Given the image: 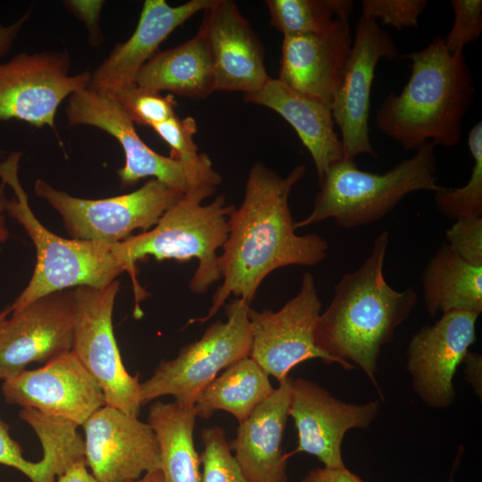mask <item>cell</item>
<instances>
[{"label":"cell","mask_w":482,"mask_h":482,"mask_svg":"<svg viewBox=\"0 0 482 482\" xmlns=\"http://www.w3.org/2000/svg\"><path fill=\"white\" fill-rule=\"evenodd\" d=\"M4 400L82 426L104 406V393L73 351L4 380Z\"/></svg>","instance_id":"15"},{"label":"cell","mask_w":482,"mask_h":482,"mask_svg":"<svg viewBox=\"0 0 482 482\" xmlns=\"http://www.w3.org/2000/svg\"><path fill=\"white\" fill-rule=\"evenodd\" d=\"M0 464L13 468L25 475L30 482H41L42 463L28 461L22 448L9 433V426L0 417Z\"/></svg>","instance_id":"37"},{"label":"cell","mask_w":482,"mask_h":482,"mask_svg":"<svg viewBox=\"0 0 482 482\" xmlns=\"http://www.w3.org/2000/svg\"><path fill=\"white\" fill-rule=\"evenodd\" d=\"M468 146L474 161L468 182L461 187L440 186L434 192L436 208L448 218L481 217L482 215V122L470 130Z\"/></svg>","instance_id":"31"},{"label":"cell","mask_w":482,"mask_h":482,"mask_svg":"<svg viewBox=\"0 0 482 482\" xmlns=\"http://www.w3.org/2000/svg\"><path fill=\"white\" fill-rule=\"evenodd\" d=\"M85 460L98 482H129L160 469V450L147 422L104 405L82 425Z\"/></svg>","instance_id":"16"},{"label":"cell","mask_w":482,"mask_h":482,"mask_svg":"<svg viewBox=\"0 0 482 482\" xmlns=\"http://www.w3.org/2000/svg\"><path fill=\"white\" fill-rule=\"evenodd\" d=\"M274 388L269 375L250 356L225 369L201 392L194 405L196 417L209 419L216 411L232 414L239 423L270 396Z\"/></svg>","instance_id":"27"},{"label":"cell","mask_w":482,"mask_h":482,"mask_svg":"<svg viewBox=\"0 0 482 482\" xmlns=\"http://www.w3.org/2000/svg\"><path fill=\"white\" fill-rule=\"evenodd\" d=\"M135 83L148 90L204 99L215 91L208 43L198 30L185 43L155 54L139 70Z\"/></svg>","instance_id":"24"},{"label":"cell","mask_w":482,"mask_h":482,"mask_svg":"<svg viewBox=\"0 0 482 482\" xmlns=\"http://www.w3.org/2000/svg\"><path fill=\"white\" fill-rule=\"evenodd\" d=\"M291 378L239 423L229 446L248 482H287V456L282 439L288 417Z\"/></svg>","instance_id":"22"},{"label":"cell","mask_w":482,"mask_h":482,"mask_svg":"<svg viewBox=\"0 0 482 482\" xmlns=\"http://www.w3.org/2000/svg\"><path fill=\"white\" fill-rule=\"evenodd\" d=\"M201 437L204 445L200 454L202 482H248L220 427L204 428Z\"/></svg>","instance_id":"32"},{"label":"cell","mask_w":482,"mask_h":482,"mask_svg":"<svg viewBox=\"0 0 482 482\" xmlns=\"http://www.w3.org/2000/svg\"><path fill=\"white\" fill-rule=\"evenodd\" d=\"M196 413L194 407L157 401L147 423L160 450V470L165 482H202L200 454L194 443Z\"/></svg>","instance_id":"26"},{"label":"cell","mask_w":482,"mask_h":482,"mask_svg":"<svg viewBox=\"0 0 482 482\" xmlns=\"http://www.w3.org/2000/svg\"><path fill=\"white\" fill-rule=\"evenodd\" d=\"M73 346V289L44 295L12 312L0 329V379L47 363Z\"/></svg>","instance_id":"14"},{"label":"cell","mask_w":482,"mask_h":482,"mask_svg":"<svg viewBox=\"0 0 482 482\" xmlns=\"http://www.w3.org/2000/svg\"><path fill=\"white\" fill-rule=\"evenodd\" d=\"M215 191L209 187L187 191L151 229L115 244L116 253L134 282V315L142 314L139 302L145 295L136 278L138 261L151 256L157 261L196 259L197 268L189 285L195 294L206 293L221 279L217 251L228 238L229 217L235 206L227 204L224 195L203 204Z\"/></svg>","instance_id":"4"},{"label":"cell","mask_w":482,"mask_h":482,"mask_svg":"<svg viewBox=\"0 0 482 482\" xmlns=\"http://www.w3.org/2000/svg\"><path fill=\"white\" fill-rule=\"evenodd\" d=\"M34 190L61 215L72 238L108 244L123 241L135 229H151L183 195L155 179L129 194L104 199L72 196L40 179Z\"/></svg>","instance_id":"8"},{"label":"cell","mask_w":482,"mask_h":482,"mask_svg":"<svg viewBox=\"0 0 482 482\" xmlns=\"http://www.w3.org/2000/svg\"><path fill=\"white\" fill-rule=\"evenodd\" d=\"M212 2L190 0L171 6L165 0H145L134 32L125 42L117 44L90 73L87 87L113 95L134 84L141 67L155 54L168 36Z\"/></svg>","instance_id":"21"},{"label":"cell","mask_w":482,"mask_h":482,"mask_svg":"<svg viewBox=\"0 0 482 482\" xmlns=\"http://www.w3.org/2000/svg\"><path fill=\"white\" fill-rule=\"evenodd\" d=\"M350 32L348 21L337 19L321 33L284 36L278 79L331 104L351 54Z\"/></svg>","instance_id":"20"},{"label":"cell","mask_w":482,"mask_h":482,"mask_svg":"<svg viewBox=\"0 0 482 482\" xmlns=\"http://www.w3.org/2000/svg\"><path fill=\"white\" fill-rule=\"evenodd\" d=\"M270 25L284 36L321 33L337 19L348 21L352 0H267Z\"/></svg>","instance_id":"29"},{"label":"cell","mask_w":482,"mask_h":482,"mask_svg":"<svg viewBox=\"0 0 482 482\" xmlns=\"http://www.w3.org/2000/svg\"><path fill=\"white\" fill-rule=\"evenodd\" d=\"M478 316L472 312H448L411 337L406 368L415 393L429 407L444 409L454 401L453 377L476 340Z\"/></svg>","instance_id":"17"},{"label":"cell","mask_w":482,"mask_h":482,"mask_svg":"<svg viewBox=\"0 0 482 482\" xmlns=\"http://www.w3.org/2000/svg\"><path fill=\"white\" fill-rule=\"evenodd\" d=\"M20 417L37 436L42 448V480L55 482L70 466L85 460V443L76 424L45 415L32 408H22Z\"/></svg>","instance_id":"28"},{"label":"cell","mask_w":482,"mask_h":482,"mask_svg":"<svg viewBox=\"0 0 482 482\" xmlns=\"http://www.w3.org/2000/svg\"><path fill=\"white\" fill-rule=\"evenodd\" d=\"M64 4L70 12L78 16L86 24L88 31L90 32V38L94 40L96 44L98 43L99 30L97 29V21L102 6L103 1H67Z\"/></svg>","instance_id":"38"},{"label":"cell","mask_w":482,"mask_h":482,"mask_svg":"<svg viewBox=\"0 0 482 482\" xmlns=\"http://www.w3.org/2000/svg\"><path fill=\"white\" fill-rule=\"evenodd\" d=\"M301 482H364L345 466L343 468H315L310 470Z\"/></svg>","instance_id":"39"},{"label":"cell","mask_w":482,"mask_h":482,"mask_svg":"<svg viewBox=\"0 0 482 482\" xmlns=\"http://www.w3.org/2000/svg\"><path fill=\"white\" fill-rule=\"evenodd\" d=\"M243 96L247 103L274 111L292 126L309 151L319 179L331 164L344 158L329 104L272 78L257 91Z\"/></svg>","instance_id":"23"},{"label":"cell","mask_w":482,"mask_h":482,"mask_svg":"<svg viewBox=\"0 0 482 482\" xmlns=\"http://www.w3.org/2000/svg\"><path fill=\"white\" fill-rule=\"evenodd\" d=\"M65 114L70 126L96 127L120 143L125 155L124 166L117 170L122 187L152 177L182 194L190 189L187 173L180 162L151 149L112 96L87 87L68 97Z\"/></svg>","instance_id":"13"},{"label":"cell","mask_w":482,"mask_h":482,"mask_svg":"<svg viewBox=\"0 0 482 482\" xmlns=\"http://www.w3.org/2000/svg\"><path fill=\"white\" fill-rule=\"evenodd\" d=\"M447 244L468 263L482 267V217L456 220L446 229Z\"/></svg>","instance_id":"36"},{"label":"cell","mask_w":482,"mask_h":482,"mask_svg":"<svg viewBox=\"0 0 482 482\" xmlns=\"http://www.w3.org/2000/svg\"><path fill=\"white\" fill-rule=\"evenodd\" d=\"M30 13L31 11L29 10L12 24L9 26H0V57L10 50L15 37L29 18Z\"/></svg>","instance_id":"41"},{"label":"cell","mask_w":482,"mask_h":482,"mask_svg":"<svg viewBox=\"0 0 482 482\" xmlns=\"http://www.w3.org/2000/svg\"><path fill=\"white\" fill-rule=\"evenodd\" d=\"M320 309L315 280L310 272L303 275L297 295L278 311L257 312L249 308L252 332L249 356L278 383L288 377L295 366L307 360L337 363L315 344L314 331Z\"/></svg>","instance_id":"11"},{"label":"cell","mask_w":482,"mask_h":482,"mask_svg":"<svg viewBox=\"0 0 482 482\" xmlns=\"http://www.w3.org/2000/svg\"><path fill=\"white\" fill-rule=\"evenodd\" d=\"M21 156V153H12L0 163V178L14 192L6 212L31 238L37 250V262L29 284L10 306L11 312H18L54 292L80 286L104 287L116 280L126 271L116 253V243L64 238L37 220L19 179Z\"/></svg>","instance_id":"6"},{"label":"cell","mask_w":482,"mask_h":482,"mask_svg":"<svg viewBox=\"0 0 482 482\" xmlns=\"http://www.w3.org/2000/svg\"><path fill=\"white\" fill-rule=\"evenodd\" d=\"M129 482H165L160 469L147 472L137 479Z\"/></svg>","instance_id":"44"},{"label":"cell","mask_w":482,"mask_h":482,"mask_svg":"<svg viewBox=\"0 0 482 482\" xmlns=\"http://www.w3.org/2000/svg\"><path fill=\"white\" fill-rule=\"evenodd\" d=\"M461 363L465 364L466 378L481 398L482 394V357L480 354L468 352Z\"/></svg>","instance_id":"40"},{"label":"cell","mask_w":482,"mask_h":482,"mask_svg":"<svg viewBox=\"0 0 482 482\" xmlns=\"http://www.w3.org/2000/svg\"><path fill=\"white\" fill-rule=\"evenodd\" d=\"M250 303L233 298L226 305L227 320L210 325L202 337L172 360H162L154 374L140 384L141 402L172 395L177 403L194 407L203 389L218 372L249 356L252 342Z\"/></svg>","instance_id":"7"},{"label":"cell","mask_w":482,"mask_h":482,"mask_svg":"<svg viewBox=\"0 0 482 482\" xmlns=\"http://www.w3.org/2000/svg\"><path fill=\"white\" fill-rule=\"evenodd\" d=\"M134 123L154 127L174 116L177 102L172 95L162 96L137 86L129 85L111 95Z\"/></svg>","instance_id":"33"},{"label":"cell","mask_w":482,"mask_h":482,"mask_svg":"<svg viewBox=\"0 0 482 482\" xmlns=\"http://www.w3.org/2000/svg\"><path fill=\"white\" fill-rule=\"evenodd\" d=\"M436 145L427 142L411 158L385 173L362 170L353 158L331 164L319 179L320 191L311 213L295 229L333 219L337 226L353 229L374 223L388 214L407 195L436 191Z\"/></svg>","instance_id":"5"},{"label":"cell","mask_w":482,"mask_h":482,"mask_svg":"<svg viewBox=\"0 0 482 482\" xmlns=\"http://www.w3.org/2000/svg\"><path fill=\"white\" fill-rule=\"evenodd\" d=\"M199 29L209 46L215 91L250 94L270 78L264 50L249 21L231 0H212Z\"/></svg>","instance_id":"19"},{"label":"cell","mask_w":482,"mask_h":482,"mask_svg":"<svg viewBox=\"0 0 482 482\" xmlns=\"http://www.w3.org/2000/svg\"><path fill=\"white\" fill-rule=\"evenodd\" d=\"M6 184L0 182V242H5L9 237V230L5 220V212L7 210L9 199L5 195Z\"/></svg>","instance_id":"43"},{"label":"cell","mask_w":482,"mask_h":482,"mask_svg":"<svg viewBox=\"0 0 482 482\" xmlns=\"http://www.w3.org/2000/svg\"><path fill=\"white\" fill-rule=\"evenodd\" d=\"M428 313L452 311L482 312V267L459 257L442 242L421 275Z\"/></svg>","instance_id":"25"},{"label":"cell","mask_w":482,"mask_h":482,"mask_svg":"<svg viewBox=\"0 0 482 482\" xmlns=\"http://www.w3.org/2000/svg\"><path fill=\"white\" fill-rule=\"evenodd\" d=\"M388 237L386 230L382 231L361 267L343 275L314 331L321 351L345 370L359 367L376 386L382 348L393 340L418 301L415 290L397 291L384 277Z\"/></svg>","instance_id":"2"},{"label":"cell","mask_w":482,"mask_h":482,"mask_svg":"<svg viewBox=\"0 0 482 482\" xmlns=\"http://www.w3.org/2000/svg\"><path fill=\"white\" fill-rule=\"evenodd\" d=\"M449 482H453V479H450Z\"/></svg>","instance_id":"46"},{"label":"cell","mask_w":482,"mask_h":482,"mask_svg":"<svg viewBox=\"0 0 482 482\" xmlns=\"http://www.w3.org/2000/svg\"><path fill=\"white\" fill-rule=\"evenodd\" d=\"M454 20L449 33L444 37L451 54L463 53L468 45L478 40L482 33V1L452 0Z\"/></svg>","instance_id":"34"},{"label":"cell","mask_w":482,"mask_h":482,"mask_svg":"<svg viewBox=\"0 0 482 482\" xmlns=\"http://www.w3.org/2000/svg\"><path fill=\"white\" fill-rule=\"evenodd\" d=\"M10 313H12L10 307H7L2 312H0V329L4 325V321L7 320V317Z\"/></svg>","instance_id":"45"},{"label":"cell","mask_w":482,"mask_h":482,"mask_svg":"<svg viewBox=\"0 0 482 482\" xmlns=\"http://www.w3.org/2000/svg\"><path fill=\"white\" fill-rule=\"evenodd\" d=\"M55 482H98L89 471L86 461L70 466L56 478Z\"/></svg>","instance_id":"42"},{"label":"cell","mask_w":482,"mask_h":482,"mask_svg":"<svg viewBox=\"0 0 482 482\" xmlns=\"http://www.w3.org/2000/svg\"><path fill=\"white\" fill-rule=\"evenodd\" d=\"M399 57L395 43L378 22L363 17L358 20L345 72L330 104L345 158L363 154L378 156L369 129L372 81L380 59Z\"/></svg>","instance_id":"12"},{"label":"cell","mask_w":482,"mask_h":482,"mask_svg":"<svg viewBox=\"0 0 482 482\" xmlns=\"http://www.w3.org/2000/svg\"><path fill=\"white\" fill-rule=\"evenodd\" d=\"M379 401L362 404L345 403L317 383L292 379L288 416L297 431V447L292 453L315 456L326 468L345 467L342 443L353 428H367L378 415Z\"/></svg>","instance_id":"18"},{"label":"cell","mask_w":482,"mask_h":482,"mask_svg":"<svg viewBox=\"0 0 482 482\" xmlns=\"http://www.w3.org/2000/svg\"><path fill=\"white\" fill-rule=\"evenodd\" d=\"M153 129L170 146V156L184 166L189 179V190L199 187L217 189L221 183V176L213 169L207 154L198 152L194 140L197 124L193 117L179 119L176 115Z\"/></svg>","instance_id":"30"},{"label":"cell","mask_w":482,"mask_h":482,"mask_svg":"<svg viewBox=\"0 0 482 482\" xmlns=\"http://www.w3.org/2000/svg\"><path fill=\"white\" fill-rule=\"evenodd\" d=\"M120 281L104 287L73 288L72 351L99 384L108 406L138 417L142 408L138 374L126 370L114 337L112 311Z\"/></svg>","instance_id":"9"},{"label":"cell","mask_w":482,"mask_h":482,"mask_svg":"<svg viewBox=\"0 0 482 482\" xmlns=\"http://www.w3.org/2000/svg\"><path fill=\"white\" fill-rule=\"evenodd\" d=\"M67 51L21 53L0 63V120H20L56 133L59 105L88 87L90 73H70Z\"/></svg>","instance_id":"10"},{"label":"cell","mask_w":482,"mask_h":482,"mask_svg":"<svg viewBox=\"0 0 482 482\" xmlns=\"http://www.w3.org/2000/svg\"><path fill=\"white\" fill-rule=\"evenodd\" d=\"M401 57L411 62V73L403 90L389 94L378 109V129L405 150L417 151L427 142L455 146L475 96L464 54H451L444 37H436Z\"/></svg>","instance_id":"3"},{"label":"cell","mask_w":482,"mask_h":482,"mask_svg":"<svg viewBox=\"0 0 482 482\" xmlns=\"http://www.w3.org/2000/svg\"><path fill=\"white\" fill-rule=\"evenodd\" d=\"M0 154H1V151H0Z\"/></svg>","instance_id":"47"},{"label":"cell","mask_w":482,"mask_h":482,"mask_svg":"<svg viewBox=\"0 0 482 482\" xmlns=\"http://www.w3.org/2000/svg\"><path fill=\"white\" fill-rule=\"evenodd\" d=\"M427 4L426 0H363L362 17L401 30L416 27Z\"/></svg>","instance_id":"35"},{"label":"cell","mask_w":482,"mask_h":482,"mask_svg":"<svg viewBox=\"0 0 482 482\" xmlns=\"http://www.w3.org/2000/svg\"><path fill=\"white\" fill-rule=\"evenodd\" d=\"M305 171L304 165H297L283 178L261 162L252 166L243 202L229 214L228 238L218 257L222 283L207 314L190 319L187 325L209 320L231 295L250 303L275 270L312 267L326 258L327 241L314 233L297 235L289 208L292 189Z\"/></svg>","instance_id":"1"}]
</instances>
